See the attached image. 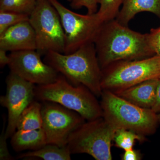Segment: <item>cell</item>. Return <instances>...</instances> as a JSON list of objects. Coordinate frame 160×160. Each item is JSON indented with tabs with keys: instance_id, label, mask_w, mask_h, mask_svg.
<instances>
[{
	"instance_id": "obj_1",
	"label": "cell",
	"mask_w": 160,
	"mask_h": 160,
	"mask_svg": "<svg viewBox=\"0 0 160 160\" xmlns=\"http://www.w3.org/2000/svg\"><path fill=\"white\" fill-rule=\"evenodd\" d=\"M94 44L102 69L116 62L154 55L149 46L148 33L133 31L116 19L103 23Z\"/></svg>"
},
{
	"instance_id": "obj_2",
	"label": "cell",
	"mask_w": 160,
	"mask_h": 160,
	"mask_svg": "<svg viewBox=\"0 0 160 160\" xmlns=\"http://www.w3.org/2000/svg\"><path fill=\"white\" fill-rule=\"evenodd\" d=\"M45 55L44 62L72 84L82 85L96 96H101L102 70L94 43L85 45L70 54L50 51Z\"/></svg>"
},
{
	"instance_id": "obj_3",
	"label": "cell",
	"mask_w": 160,
	"mask_h": 160,
	"mask_svg": "<svg viewBox=\"0 0 160 160\" xmlns=\"http://www.w3.org/2000/svg\"><path fill=\"white\" fill-rule=\"evenodd\" d=\"M96 96L82 85H73L62 75L52 82L35 87V99L58 103L81 115L88 121L102 117L100 103Z\"/></svg>"
},
{
	"instance_id": "obj_4",
	"label": "cell",
	"mask_w": 160,
	"mask_h": 160,
	"mask_svg": "<svg viewBox=\"0 0 160 160\" xmlns=\"http://www.w3.org/2000/svg\"><path fill=\"white\" fill-rule=\"evenodd\" d=\"M101 97L102 117L117 129L131 130L144 137L156 131L158 118L152 109L134 105L109 90H103Z\"/></svg>"
},
{
	"instance_id": "obj_5",
	"label": "cell",
	"mask_w": 160,
	"mask_h": 160,
	"mask_svg": "<svg viewBox=\"0 0 160 160\" xmlns=\"http://www.w3.org/2000/svg\"><path fill=\"white\" fill-rule=\"evenodd\" d=\"M102 70V90L114 92L160 78V57L154 55L141 59L119 61Z\"/></svg>"
},
{
	"instance_id": "obj_6",
	"label": "cell",
	"mask_w": 160,
	"mask_h": 160,
	"mask_svg": "<svg viewBox=\"0 0 160 160\" xmlns=\"http://www.w3.org/2000/svg\"><path fill=\"white\" fill-rule=\"evenodd\" d=\"M117 130L103 117L88 121L70 134L67 146L71 154L86 153L97 160H111L112 142Z\"/></svg>"
},
{
	"instance_id": "obj_7",
	"label": "cell",
	"mask_w": 160,
	"mask_h": 160,
	"mask_svg": "<svg viewBox=\"0 0 160 160\" xmlns=\"http://www.w3.org/2000/svg\"><path fill=\"white\" fill-rule=\"evenodd\" d=\"M29 21L35 34L38 52L41 55L50 51L64 53L62 25L58 11L49 0H37Z\"/></svg>"
},
{
	"instance_id": "obj_8",
	"label": "cell",
	"mask_w": 160,
	"mask_h": 160,
	"mask_svg": "<svg viewBox=\"0 0 160 160\" xmlns=\"http://www.w3.org/2000/svg\"><path fill=\"white\" fill-rule=\"evenodd\" d=\"M59 15L65 38V54H70L81 47L94 43L102 25L97 13L83 15L66 8L58 0H49Z\"/></svg>"
},
{
	"instance_id": "obj_9",
	"label": "cell",
	"mask_w": 160,
	"mask_h": 160,
	"mask_svg": "<svg viewBox=\"0 0 160 160\" xmlns=\"http://www.w3.org/2000/svg\"><path fill=\"white\" fill-rule=\"evenodd\" d=\"M42 114L47 144L60 147L67 146L70 134L86 120L76 112L52 102H42Z\"/></svg>"
},
{
	"instance_id": "obj_10",
	"label": "cell",
	"mask_w": 160,
	"mask_h": 160,
	"mask_svg": "<svg viewBox=\"0 0 160 160\" xmlns=\"http://www.w3.org/2000/svg\"><path fill=\"white\" fill-rule=\"evenodd\" d=\"M6 83V93L0 98V103L8 111L5 135L8 138L16 131L18 121L22 112L34 101L35 86L11 72Z\"/></svg>"
},
{
	"instance_id": "obj_11",
	"label": "cell",
	"mask_w": 160,
	"mask_h": 160,
	"mask_svg": "<svg viewBox=\"0 0 160 160\" xmlns=\"http://www.w3.org/2000/svg\"><path fill=\"white\" fill-rule=\"evenodd\" d=\"M36 50L12 52L9 54L10 72L29 82L38 85L52 82L59 73L44 61Z\"/></svg>"
},
{
	"instance_id": "obj_12",
	"label": "cell",
	"mask_w": 160,
	"mask_h": 160,
	"mask_svg": "<svg viewBox=\"0 0 160 160\" xmlns=\"http://www.w3.org/2000/svg\"><path fill=\"white\" fill-rule=\"evenodd\" d=\"M0 49L10 52L36 50L35 34L29 21L12 26L0 35Z\"/></svg>"
},
{
	"instance_id": "obj_13",
	"label": "cell",
	"mask_w": 160,
	"mask_h": 160,
	"mask_svg": "<svg viewBox=\"0 0 160 160\" xmlns=\"http://www.w3.org/2000/svg\"><path fill=\"white\" fill-rule=\"evenodd\" d=\"M159 78L148 80L127 89L113 92L137 106L152 109L155 101L157 87Z\"/></svg>"
},
{
	"instance_id": "obj_14",
	"label": "cell",
	"mask_w": 160,
	"mask_h": 160,
	"mask_svg": "<svg viewBox=\"0 0 160 160\" xmlns=\"http://www.w3.org/2000/svg\"><path fill=\"white\" fill-rule=\"evenodd\" d=\"M146 12L153 13L160 19V0H123L116 19L127 26L136 15Z\"/></svg>"
},
{
	"instance_id": "obj_15",
	"label": "cell",
	"mask_w": 160,
	"mask_h": 160,
	"mask_svg": "<svg viewBox=\"0 0 160 160\" xmlns=\"http://www.w3.org/2000/svg\"><path fill=\"white\" fill-rule=\"evenodd\" d=\"M11 145L15 151L34 150L47 144L46 134L42 129L36 130H17L11 137Z\"/></svg>"
},
{
	"instance_id": "obj_16",
	"label": "cell",
	"mask_w": 160,
	"mask_h": 160,
	"mask_svg": "<svg viewBox=\"0 0 160 160\" xmlns=\"http://www.w3.org/2000/svg\"><path fill=\"white\" fill-rule=\"evenodd\" d=\"M71 155L67 146L60 147L52 144H46L40 149L21 153L18 159L40 158L44 160H70Z\"/></svg>"
},
{
	"instance_id": "obj_17",
	"label": "cell",
	"mask_w": 160,
	"mask_h": 160,
	"mask_svg": "<svg viewBox=\"0 0 160 160\" xmlns=\"http://www.w3.org/2000/svg\"><path fill=\"white\" fill-rule=\"evenodd\" d=\"M42 104L38 101H32L24 109L18 121L17 130H36L42 127Z\"/></svg>"
},
{
	"instance_id": "obj_18",
	"label": "cell",
	"mask_w": 160,
	"mask_h": 160,
	"mask_svg": "<svg viewBox=\"0 0 160 160\" xmlns=\"http://www.w3.org/2000/svg\"><path fill=\"white\" fill-rule=\"evenodd\" d=\"M37 0H0V11L13 12L29 15Z\"/></svg>"
},
{
	"instance_id": "obj_19",
	"label": "cell",
	"mask_w": 160,
	"mask_h": 160,
	"mask_svg": "<svg viewBox=\"0 0 160 160\" xmlns=\"http://www.w3.org/2000/svg\"><path fill=\"white\" fill-rule=\"evenodd\" d=\"M144 137L131 130L119 129L116 131L113 141L116 146L125 151L132 149L135 142L137 140L141 142L144 141Z\"/></svg>"
},
{
	"instance_id": "obj_20",
	"label": "cell",
	"mask_w": 160,
	"mask_h": 160,
	"mask_svg": "<svg viewBox=\"0 0 160 160\" xmlns=\"http://www.w3.org/2000/svg\"><path fill=\"white\" fill-rule=\"evenodd\" d=\"M123 0H98L99 9L97 14L103 22L114 20L117 17Z\"/></svg>"
},
{
	"instance_id": "obj_21",
	"label": "cell",
	"mask_w": 160,
	"mask_h": 160,
	"mask_svg": "<svg viewBox=\"0 0 160 160\" xmlns=\"http://www.w3.org/2000/svg\"><path fill=\"white\" fill-rule=\"evenodd\" d=\"M29 15L9 11H0V35L12 26L29 21Z\"/></svg>"
},
{
	"instance_id": "obj_22",
	"label": "cell",
	"mask_w": 160,
	"mask_h": 160,
	"mask_svg": "<svg viewBox=\"0 0 160 160\" xmlns=\"http://www.w3.org/2000/svg\"><path fill=\"white\" fill-rule=\"evenodd\" d=\"M149 46L154 55L160 57V27L152 28L148 33Z\"/></svg>"
},
{
	"instance_id": "obj_23",
	"label": "cell",
	"mask_w": 160,
	"mask_h": 160,
	"mask_svg": "<svg viewBox=\"0 0 160 160\" xmlns=\"http://www.w3.org/2000/svg\"><path fill=\"white\" fill-rule=\"evenodd\" d=\"M71 6L75 9L86 8L88 14H93L98 12V0H72Z\"/></svg>"
},
{
	"instance_id": "obj_24",
	"label": "cell",
	"mask_w": 160,
	"mask_h": 160,
	"mask_svg": "<svg viewBox=\"0 0 160 160\" xmlns=\"http://www.w3.org/2000/svg\"><path fill=\"white\" fill-rule=\"evenodd\" d=\"M5 126H3L2 132L0 137V160H12L13 158L9 153L6 138L5 135Z\"/></svg>"
},
{
	"instance_id": "obj_25",
	"label": "cell",
	"mask_w": 160,
	"mask_h": 160,
	"mask_svg": "<svg viewBox=\"0 0 160 160\" xmlns=\"http://www.w3.org/2000/svg\"><path fill=\"white\" fill-rule=\"evenodd\" d=\"M122 157L123 160H139L142 159V155L139 152L134 150L133 148L125 150Z\"/></svg>"
},
{
	"instance_id": "obj_26",
	"label": "cell",
	"mask_w": 160,
	"mask_h": 160,
	"mask_svg": "<svg viewBox=\"0 0 160 160\" xmlns=\"http://www.w3.org/2000/svg\"><path fill=\"white\" fill-rule=\"evenodd\" d=\"M151 109L156 113H158L160 112V78L157 87L155 101Z\"/></svg>"
},
{
	"instance_id": "obj_27",
	"label": "cell",
	"mask_w": 160,
	"mask_h": 160,
	"mask_svg": "<svg viewBox=\"0 0 160 160\" xmlns=\"http://www.w3.org/2000/svg\"><path fill=\"white\" fill-rule=\"evenodd\" d=\"M7 52L4 49H0V66L1 68H4L6 65H9L10 58L7 55Z\"/></svg>"
},
{
	"instance_id": "obj_28",
	"label": "cell",
	"mask_w": 160,
	"mask_h": 160,
	"mask_svg": "<svg viewBox=\"0 0 160 160\" xmlns=\"http://www.w3.org/2000/svg\"><path fill=\"white\" fill-rule=\"evenodd\" d=\"M158 118L159 123H160V112H159V113H158Z\"/></svg>"
},
{
	"instance_id": "obj_29",
	"label": "cell",
	"mask_w": 160,
	"mask_h": 160,
	"mask_svg": "<svg viewBox=\"0 0 160 160\" xmlns=\"http://www.w3.org/2000/svg\"><path fill=\"white\" fill-rule=\"evenodd\" d=\"M68 1H71L72 0H68Z\"/></svg>"
}]
</instances>
